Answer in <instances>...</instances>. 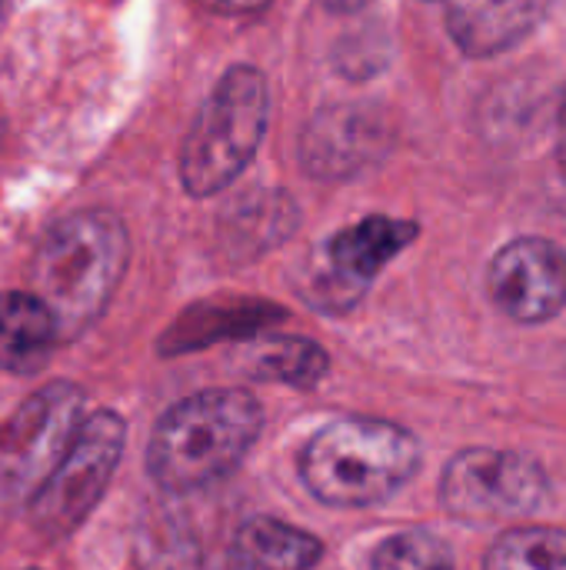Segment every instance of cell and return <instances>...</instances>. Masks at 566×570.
<instances>
[{"label":"cell","instance_id":"obj_1","mask_svg":"<svg viewBox=\"0 0 566 570\" xmlns=\"http://www.w3.org/2000/svg\"><path fill=\"white\" fill-rule=\"evenodd\" d=\"M130 261V237L113 210H77L57 220L30 261V291L57 321L60 344L77 341L110 307Z\"/></svg>","mask_w":566,"mask_h":570},{"label":"cell","instance_id":"obj_2","mask_svg":"<svg viewBox=\"0 0 566 570\" xmlns=\"http://www.w3.org/2000/svg\"><path fill=\"white\" fill-rule=\"evenodd\" d=\"M260 428L264 407L250 391H200L157 421L147 448V471L153 484L170 494L210 488L250 454Z\"/></svg>","mask_w":566,"mask_h":570},{"label":"cell","instance_id":"obj_3","mask_svg":"<svg viewBox=\"0 0 566 570\" xmlns=\"http://www.w3.org/2000/svg\"><path fill=\"white\" fill-rule=\"evenodd\" d=\"M420 468L410 431L374 417H340L300 451L307 491L330 508H370L397 494Z\"/></svg>","mask_w":566,"mask_h":570},{"label":"cell","instance_id":"obj_4","mask_svg":"<svg viewBox=\"0 0 566 570\" xmlns=\"http://www.w3.org/2000/svg\"><path fill=\"white\" fill-rule=\"evenodd\" d=\"M270 120V90L267 77L250 67H230L210 97L203 100L200 114L193 117L183 150H180V184L190 197H214L230 187L267 134Z\"/></svg>","mask_w":566,"mask_h":570},{"label":"cell","instance_id":"obj_5","mask_svg":"<svg viewBox=\"0 0 566 570\" xmlns=\"http://www.w3.org/2000/svg\"><path fill=\"white\" fill-rule=\"evenodd\" d=\"M123 441L127 424L113 411L87 414L63 461L30 494V524L43 538L60 541L87 521V514L100 504L107 484L113 481Z\"/></svg>","mask_w":566,"mask_h":570},{"label":"cell","instance_id":"obj_6","mask_svg":"<svg viewBox=\"0 0 566 570\" xmlns=\"http://www.w3.org/2000/svg\"><path fill=\"white\" fill-rule=\"evenodd\" d=\"M440 501L464 524L520 521L544 508L547 474L524 454L470 448L447 464Z\"/></svg>","mask_w":566,"mask_h":570},{"label":"cell","instance_id":"obj_7","mask_svg":"<svg viewBox=\"0 0 566 570\" xmlns=\"http://www.w3.org/2000/svg\"><path fill=\"white\" fill-rule=\"evenodd\" d=\"M83 394L73 384L37 391L0 431V484L17 494H33L63 461L83 424Z\"/></svg>","mask_w":566,"mask_h":570},{"label":"cell","instance_id":"obj_8","mask_svg":"<svg viewBox=\"0 0 566 570\" xmlns=\"http://www.w3.org/2000/svg\"><path fill=\"white\" fill-rule=\"evenodd\" d=\"M417 224L394 217H367L327 240L320 264L314 267V301L327 311L350 307L370 287V281L414 240Z\"/></svg>","mask_w":566,"mask_h":570},{"label":"cell","instance_id":"obj_9","mask_svg":"<svg viewBox=\"0 0 566 570\" xmlns=\"http://www.w3.org/2000/svg\"><path fill=\"white\" fill-rule=\"evenodd\" d=\"M494 304L517 324H544L566 307V250L547 237L504 244L487 271Z\"/></svg>","mask_w":566,"mask_h":570},{"label":"cell","instance_id":"obj_10","mask_svg":"<svg viewBox=\"0 0 566 570\" xmlns=\"http://www.w3.org/2000/svg\"><path fill=\"white\" fill-rule=\"evenodd\" d=\"M384 127L367 107L320 110L304 137V164L314 177H347L370 164L380 150Z\"/></svg>","mask_w":566,"mask_h":570},{"label":"cell","instance_id":"obj_11","mask_svg":"<svg viewBox=\"0 0 566 570\" xmlns=\"http://www.w3.org/2000/svg\"><path fill=\"white\" fill-rule=\"evenodd\" d=\"M544 17V0H447V30L467 57L517 47Z\"/></svg>","mask_w":566,"mask_h":570},{"label":"cell","instance_id":"obj_12","mask_svg":"<svg viewBox=\"0 0 566 570\" xmlns=\"http://www.w3.org/2000/svg\"><path fill=\"white\" fill-rule=\"evenodd\" d=\"M60 331L47 304L30 291H0V367L10 374H37L53 347Z\"/></svg>","mask_w":566,"mask_h":570},{"label":"cell","instance_id":"obj_13","mask_svg":"<svg viewBox=\"0 0 566 570\" xmlns=\"http://www.w3.org/2000/svg\"><path fill=\"white\" fill-rule=\"evenodd\" d=\"M234 558L244 570H314L324 558V544L277 518H254L234 538Z\"/></svg>","mask_w":566,"mask_h":570},{"label":"cell","instance_id":"obj_14","mask_svg":"<svg viewBox=\"0 0 566 570\" xmlns=\"http://www.w3.org/2000/svg\"><path fill=\"white\" fill-rule=\"evenodd\" d=\"M484 570H566V531L510 528L490 544Z\"/></svg>","mask_w":566,"mask_h":570},{"label":"cell","instance_id":"obj_15","mask_svg":"<svg viewBox=\"0 0 566 570\" xmlns=\"http://www.w3.org/2000/svg\"><path fill=\"white\" fill-rule=\"evenodd\" d=\"M254 374L260 381H280L307 391L327 374V351L304 337H277L257 351Z\"/></svg>","mask_w":566,"mask_h":570},{"label":"cell","instance_id":"obj_16","mask_svg":"<svg viewBox=\"0 0 566 570\" xmlns=\"http://www.w3.org/2000/svg\"><path fill=\"white\" fill-rule=\"evenodd\" d=\"M230 214H234L230 224L237 227L234 237L250 254L280 244L297 224V214L284 194H257L254 200H240Z\"/></svg>","mask_w":566,"mask_h":570},{"label":"cell","instance_id":"obj_17","mask_svg":"<svg viewBox=\"0 0 566 570\" xmlns=\"http://www.w3.org/2000/svg\"><path fill=\"white\" fill-rule=\"evenodd\" d=\"M370 570H457L454 551L430 531H400L377 544Z\"/></svg>","mask_w":566,"mask_h":570},{"label":"cell","instance_id":"obj_18","mask_svg":"<svg viewBox=\"0 0 566 570\" xmlns=\"http://www.w3.org/2000/svg\"><path fill=\"white\" fill-rule=\"evenodd\" d=\"M147 570H200V551L183 531H167L163 541L147 548Z\"/></svg>","mask_w":566,"mask_h":570},{"label":"cell","instance_id":"obj_19","mask_svg":"<svg viewBox=\"0 0 566 570\" xmlns=\"http://www.w3.org/2000/svg\"><path fill=\"white\" fill-rule=\"evenodd\" d=\"M197 3L220 17H250V13L264 10L270 0H197Z\"/></svg>","mask_w":566,"mask_h":570},{"label":"cell","instance_id":"obj_20","mask_svg":"<svg viewBox=\"0 0 566 570\" xmlns=\"http://www.w3.org/2000/svg\"><path fill=\"white\" fill-rule=\"evenodd\" d=\"M557 154H560V170L566 174V90L560 100V130H557Z\"/></svg>","mask_w":566,"mask_h":570},{"label":"cell","instance_id":"obj_21","mask_svg":"<svg viewBox=\"0 0 566 570\" xmlns=\"http://www.w3.org/2000/svg\"><path fill=\"white\" fill-rule=\"evenodd\" d=\"M367 0H324V7L327 10H334V13H354V10H360Z\"/></svg>","mask_w":566,"mask_h":570}]
</instances>
